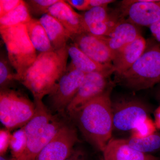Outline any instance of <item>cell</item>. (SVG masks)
I'll list each match as a JSON object with an SVG mask.
<instances>
[{
	"label": "cell",
	"instance_id": "obj_24",
	"mask_svg": "<svg viewBox=\"0 0 160 160\" xmlns=\"http://www.w3.org/2000/svg\"><path fill=\"white\" fill-rule=\"evenodd\" d=\"M26 145V139L24 127L12 133L9 147L12 155L11 160L19 157L25 150Z\"/></svg>",
	"mask_w": 160,
	"mask_h": 160
},
{
	"label": "cell",
	"instance_id": "obj_2",
	"mask_svg": "<svg viewBox=\"0 0 160 160\" xmlns=\"http://www.w3.org/2000/svg\"><path fill=\"white\" fill-rule=\"evenodd\" d=\"M69 56L68 45L58 50L39 53L18 81L31 92L34 101L42 100L66 72Z\"/></svg>",
	"mask_w": 160,
	"mask_h": 160
},
{
	"label": "cell",
	"instance_id": "obj_30",
	"mask_svg": "<svg viewBox=\"0 0 160 160\" xmlns=\"http://www.w3.org/2000/svg\"><path fill=\"white\" fill-rule=\"evenodd\" d=\"M66 160H88L87 155L82 149L74 147Z\"/></svg>",
	"mask_w": 160,
	"mask_h": 160
},
{
	"label": "cell",
	"instance_id": "obj_8",
	"mask_svg": "<svg viewBox=\"0 0 160 160\" xmlns=\"http://www.w3.org/2000/svg\"><path fill=\"white\" fill-rule=\"evenodd\" d=\"M86 75L82 72L67 66L66 72L48 95L49 104L54 111L63 113L66 110Z\"/></svg>",
	"mask_w": 160,
	"mask_h": 160
},
{
	"label": "cell",
	"instance_id": "obj_18",
	"mask_svg": "<svg viewBox=\"0 0 160 160\" xmlns=\"http://www.w3.org/2000/svg\"><path fill=\"white\" fill-rule=\"evenodd\" d=\"M39 20L55 50L62 49L68 45L71 35L58 20L47 13L41 17Z\"/></svg>",
	"mask_w": 160,
	"mask_h": 160
},
{
	"label": "cell",
	"instance_id": "obj_10",
	"mask_svg": "<svg viewBox=\"0 0 160 160\" xmlns=\"http://www.w3.org/2000/svg\"><path fill=\"white\" fill-rule=\"evenodd\" d=\"M78 141L75 128L65 124L40 152L35 160H66Z\"/></svg>",
	"mask_w": 160,
	"mask_h": 160
},
{
	"label": "cell",
	"instance_id": "obj_12",
	"mask_svg": "<svg viewBox=\"0 0 160 160\" xmlns=\"http://www.w3.org/2000/svg\"><path fill=\"white\" fill-rule=\"evenodd\" d=\"M76 46L95 62L112 65L114 53L100 37L83 32L71 38Z\"/></svg>",
	"mask_w": 160,
	"mask_h": 160
},
{
	"label": "cell",
	"instance_id": "obj_19",
	"mask_svg": "<svg viewBox=\"0 0 160 160\" xmlns=\"http://www.w3.org/2000/svg\"><path fill=\"white\" fill-rule=\"evenodd\" d=\"M25 25L29 39L36 51L43 53L55 50L39 19L32 18Z\"/></svg>",
	"mask_w": 160,
	"mask_h": 160
},
{
	"label": "cell",
	"instance_id": "obj_33",
	"mask_svg": "<svg viewBox=\"0 0 160 160\" xmlns=\"http://www.w3.org/2000/svg\"><path fill=\"white\" fill-rule=\"evenodd\" d=\"M155 125L156 128L160 129V106L155 112Z\"/></svg>",
	"mask_w": 160,
	"mask_h": 160
},
{
	"label": "cell",
	"instance_id": "obj_31",
	"mask_svg": "<svg viewBox=\"0 0 160 160\" xmlns=\"http://www.w3.org/2000/svg\"><path fill=\"white\" fill-rule=\"evenodd\" d=\"M113 0H89L90 9L95 7H107L108 5L115 2Z\"/></svg>",
	"mask_w": 160,
	"mask_h": 160
},
{
	"label": "cell",
	"instance_id": "obj_21",
	"mask_svg": "<svg viewBox=\"0 0 160 160\" xmlns=\"http://www.w3.org/2000/svg\"><path fill=\"white\" fill-rule=\"evenodd\" d=\"M125 140L132 148L143 153L149 154L160 148V134L156 132L146 137L131 136Z\"/></svg>",
	"mask_w": 160,
	"mask_h": 160
},
{
	"label": "cell",
	"instance_id": "obj_26",
	"mask_svg": "<svg viewBox=\"0 0 160 160\" xmlns=\"http://www.w3.org/2000/svg\"><path fill=\"white\" fill-rule=\"evenodd\" d=\"M156 128L155 123L149 118L132 131L131 137H146L155 132Z\"/></svg>",
	"mask_w": 160,
	"mask_h": 160
},
{
	"label": "cell",
	"instance_id": "obj_28",
	"mask_svg": "<svg viewBox=\"0 0 160 160\" xmlns=\"http://www.w3.org/2000/svg\"><path fill=\"white\" fill-rule=\"evenodd\" d=\"M22 1V0H0V18L15 9Z\"/></svg>",
	"mask_w": 160,
	"mask_h": 160
},
{
	"label": "cell",
	"instance_id": "obj_32",
	"mask_svg": "<svg viewBox=\"0 0 160 160\" xmlns=\"http://www.w3.org/2000/svg\"><path fill=\"white\" fill-rule=\"evenodd\" d=\"M149 27L152 35L158 42L160 43V20Z\"/></svg>",
	"mask_w": 160,
	"mask_h": 160
},
{
	"label": "cell",
	"instance_id": "obj_3",
	"mask_svg": "<svg viewBox=\"0 0 160 160\" xmlns=\"http://www.w3.org/2000/svg\"><path fill=\"white\" fill-rule=\"evenodd\" d=\"M34 116L24 126L26 139L25 150L14 160H35L42 149L55 136L64 125L52 115L42 101L35 102Z\"/></svg>",
	"mask_w": 160,
	"mask_h": 160
},
{
	"label": "cell",
	"instance_id": "obj_20",
	"mask_svg": "<svg viewBox=\"0 0 160 160\" xmlns=\"http://www.w3.org/2000/svg\"><path fill=\"white\" fill-rule=\"evenodd\" d=\"M25 1L15 9L0 18V29L26 25L32 19Z\"/></svg>",
	"mask_w": 160,
	"mask_h": 160
},
{
	"label": "cell",
	"instance_id": "obj_7",
	"mask_svg": "<svg viewBox=\"0 0 160 160\" xmlns=\"http://www.w3.org/2000/svg\"><path fill=\"white\" fill-rule=\"evenodd\" d=\"M113 130L132 131L149 118L148 106L141 100L123 98L112 100Z\"/></svg>",
	"mask_w": 160,
	"mask_h": 160
},
{
	"label": "cell",
	"instance_id": "obj_34",
	"mask_svg": "<svg viewBox=\"0 0 160 160\" xmlns=\"http://www.w3.org/2000/svg\"><path fill=\"white\" fill-rule=\"evenodd\" d=\"M154 95L160 106V83L155 86Z\"/></svg>",
	"mask_w": 160,
	"mask_h": 160
},
{
	"label": "cell",
	"instance_id": "obj_13",
	"mask_svg": "<svg viewBox=\"0 0 160 160\" xmlns=\"http://www.w3.org/2000/svg\"><path fill=\"white\" fill-rule=\"evenodd\" d=\"M141 35L137 25L127 20H119L107 35L100 37L115 53Z\"/></svg>",
	"mask_w": 160,
	"mask_h": 160
},
{
	"label": "cell",
	"instance_id": "obj_15",
	"mask_svg": "<svg viewBox=\"0 0 160 160\" xmlns=\"http://www.w3.org/2000/svg\"><path fill=\"white\" fill-rule=\"evenodd\" d=\"M48 13L63 25L71 38L85 32L82 15L75 11L66 1L59 0L49 8Z\"/></svg>",
	"mask_w": 160,
	"mask_h": 160
},
{
	"label": "cell",
	"instance_id": "obj_25",
	"mask_svg": "<svg viewBox=\"0 0 160 160\" xmlns=\"http://www.w3.org/2000/svg\"><path fill=\"white\" fill-rule=\"evenodd\" d=\"M59 0H27L25 1L31 16H42L48 13L49 8Z\"/></svg>",
	"mask_w": 160,
	"mask_h": 160
},
{
	"label": "cell",
	"instance_id": "obj_27",
	"mask_svg": "<svg viewBox=\"0 0 160 160\" xmlns=\"http://www.w3.org/2000/svg\"><path fill=\"white\" fill-rule=\"evenodd\" d=\"M12 134L8 129H2L0 131V155H5L9 147Z\"/></svg>",
	"mask_w": 160,
	"mask_h": 160
},
{
	"label": "cell",
	"instance_id": "obj_29",
	"mask_svg": "<svg viewBox=\"0 0 160 160\" xmlns=\"http://www.w3.org/2000/svg\"><path fill=\"white\" fill-rule=\"evenodd\" d=\"M66 2L72 8L80 11H87L90 9L89 0H67Z\"/></svg>",
	"mask_w": 160,
	"mask_h": 160
},
{
	"label": "cell",
	"instance_id": "obj_14",
	"mask_svg": "<svg viewBox=\"0 0 160 160\" xmlns=\"http://www.w3.org/2000/svg\"><path fill=\"white\" fill-rule=\"evenodd\" d=\"M147 41L142 35L132 42L115 52L112 65L115 76L122 74L129 70L143 54Z\"/></svg>",
	"mask_w": 160,
	"mask_h": 160
},
{
	"label": "cell",
	"instance_id": "obj_16",
	"mask_svg": "<svg viewBox=\"0 0 160 160\" xmlns=\"http://www.w3.org/2000/svg\"><path fill=\"white\" fill-rule=\"evenodd\" d=\"M103 160H160L132 148L125 139L112 138L102 152Z\"/></svg>",
	"mask_w": 160,
	"mask_h": 160
},
{
	"label": "cell",
	"instance_id": "obj_1",
	"mask_svg": "<svg viewBox=\"0 0 160 160\" xmlns=\"http://www.w3.org/2000/svg\"><path fill=\"white\" fill-rule=\"evenodd\" d=\"M113 85L111 83L102 94L69 114L86 141L102 152L112 138Z\"/></svg>",
	"mask_w": 160,
	"mask_h": 160
},
{
	"label": "cell",
	"instance_id": "obj_11",
	"mask_svg": "<svg viewBox=\"0 0 160 160\" xmlns=\"http://www.w3.org/2000/svg\"><path fill=\"white\" fill-rule=\"evenodd\" d=\"M122 12L137 26H150L160 20V0H127L122 2Z\"/></svg>",
	"mask_w": 160,
	"mask_h": 160
},
{
	"label": "cell",
	"instance_id": "obj_35",
	"mask_svg": "<svg viewBox=\"0 0 160 160\" xmlns=\"http://www.w3.org/2000/svg\"><path fill=\"white\" fill-rule=\"evenodd\" d=\"M0 160H8V159L6 157L5 155H0Z\"/></svg>",
	"mask_w": 160,
	"mask_h": 160
},
{
	"label": "cell",
	"instance_id": "obj_9",
	"mask_svg": "<svg viewBox=\"0 0 160 160\" xmlns=\"http://www.w3.org/2000/svg\"><path fill=\"white\" fill-rule=\"evenodd\" d=\"M112 73H114V70L86 74L75 96L66 109L69 114L102 94L111 84L109 79Z\"/></svg>",
	"mask_w": 160,
	"mask_h": 160
},
{
	"label": "cell",
	"instance_id": "obj_6",
	"mask_svg": "<svg viewBox=\"0 0 160 160\" xmlns=\"http://www.w3.org/2000/svg\"><path fill=\"white\" fill-rule=\"evenodd\" d=\"M36 111L34 102L19 92L8 88L0 90V121L10 131L24 127Z\"/></svg>",
	"mask_w": 160,
	"mask_h": 160
},
{
	"label": "cell",
	"instance_id": "obj_17",
	"mask_svg": "<svg viewBox=\"0 0 160 160\" xmlns=\"http://www.w3.org/2000/svg\"><path fill=\"white\" fill-rule=\"evenodd\" d=\"M68 53L71 59L69 67L86 74L95 72L114 70L112 65H104L95 62L73 43L68 45Z\"/></svg>",
	"mask_w": 160,
	"mask_h": 160
},
{
	"label": "cell",
	"instance_id": "obj_4",
	"mask_svg": "<svg viewBox=\"0 0 160 160\" xmlns=\"http://www.w3.org/2000/svg\"><path fill=\"white\" fill-rule=\"evenodd\" d=\"M115 81L134 91L153 88L160 83V43L152 40L147 42L141 57L129 70L115 76Z\"/></svg>",
	"mask_w": 160,
	"mask_h": 160
},
{
	"label": "cell",
	"instance_id": "obj_23",
	"mask_svg": "<svg viewBox=\"0 0 160 160\" xmlns=\"http://www.w3.org/2000/svg\"><path fill=\"white\" fill-rule=\"evenodd\" d=\"M9 62L8 56L1 52L0 56V87L1 89H8L15 80L16 73Z\"/></svg>",
	"mask_w": 160,
	"mask_h": 160
},
{
	"label": "cell",
	"instance_id": "obj_5",
	"mask_svg": "<svg viewBox=\"0 0 160 160\" xmlns=\"http://www.w3.org/2000/svg\"><path fill=\"white\" fill-rule=\"evenodd\" d=\"M1 37L7 50L9 62L16 70L15 80L25 74L37 57L25 25L0 29Z\"/></svg>",
	"mask_w": 160,
	"mask_h": 160
},
{
	"label": "cell",
	"instance_id": "obj_22",
	"mask_svg": "<svg viewBox=\"0 0 160 160\" xmlns=\"http://www.w3.org/2000/svg\"><path fill=\"white\" fill-rule=\"evenodd\" d=\"M81 14L85 31V28L92 24L118 19L117 17L109 14L107 7H93Z\"/></svg>",
	"mask_w": 160,
	"mask_h": 160
}]
</instances>
